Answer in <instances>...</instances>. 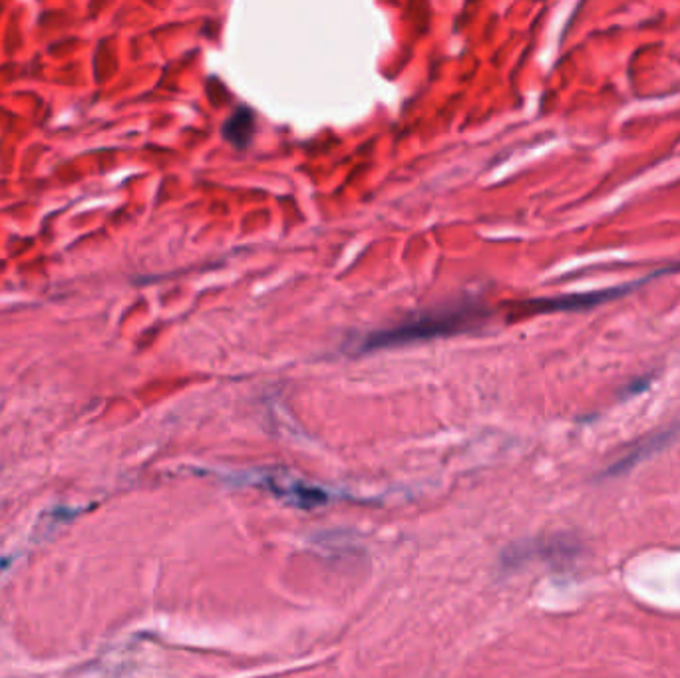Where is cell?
<instances>
[{
    "instance_id": "cell-3",
    "label": "cell",
    "mask_w": 680,
    "mask_h": 678,
    "mask_svg": "<svg viewBox=\"0 0 680 678\" xmlns=\"http://www.w3.org/2000/svg\"><path fill=\"white\" fill-rule=\"evenodd\" d=\"M672 436H674V432H662V434L651 436L647 442L637 444L631 452L625 454L623 458L617 459L615 464H611L609 468L605 469L603 474H601V478H617V476H623L627 472H631L637 464H641L642 459L651 458L654 452L664 448V446L671 442Z\"/></svg>"
},
{
    "instance_id": "cell-2",
    "label": "cell",
    "mask_w": 680,
    "mask_h": 678,
    "mask_svg": "<svg viewBox=\"0 0 680 678\" xmlns=\"http://www.w3.org/2000/svg\"><path fill=\"white\" fill-rule=\"evenodd\" d=\"M527 551L539 555L544 561L554 565L557 569H569L577 564L585 554V545L579 537L571 534H557L546 539H539L529 545Z\"/></svg>"
},
{
    "instance_id": "cell-1",
    "label": "cell",
    "mask_w": 680,
    "mask_h": 678,
    "mask_svg": "<svg viewBox=\"0 0 680 678\" xmlns=\"http://www.w3.org/2000/svg\"><path fill=\"white\" fill-rule=\"evenodd\" d=\"M470 313H448V315L424 316L420 321H413L393 331L378 333L366 341V348H383V346H398V344L424 341L432 336L451 335L458 333L464 326L470 325Z\"/></svg>"
},
{
    "instance_id": "cell-4",
    "label": "cell",
    "mask_w": 680,
    "mask_h": 678,
    "mask_svg": "<svg viewBox=\"0 0 680 678\" xmlns=\"http://www.w3.org/2000/svg\"><path fill=\"white\" fill-rule=\"evenodd\" d=\"M253 132H255V115L247 108H241L227 120L223 135L235 148H245L250 144Z\"/></svg>"
}]
</instances>
